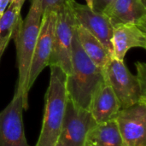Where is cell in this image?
<instances>
[{"label": "cell", "mask_w": 146, "mask_h": 146, "mask_svg": "<svg viewBox=\"0 0 146 146\" xmlns=\"http://www.w3.org/2000/svg\"><path fill=\"white\" fill-rule=\"evenodd\" d=\"M104 80V69L87 56L79 42L75 27L72 40L71 72L67 75L68 99L76 107L89 110L94 93Z\"/></svg>", "instance_id": "obj_1"}, {"label": "cell", "mask_w": 146, "mask_h": 146, "mask_svg": "<svg viewBox=\"0 0 146 146\" xmlns=\"http://www.w3.org/2000/svg\"><path fill=\"white\" fill-rule=\"evenodd\" d=\"M50 83L45 92L42 127L35 146H56L63 122L68 102L67 74L58 66L50 65Z\"/></svg>", "instance_id": "obj_2"}, {"label": "cell", "mask_w": 146, "mask_h": 146, "mask_svg": "<svg viewBox=\"0 0 146 146\" xmlns=\"http://www.w3.org/2000/svg\"><path fill=\"white\" fill-rule=\"evenodd\" d=\"M42 9L40 0H32L30 9L14 37L16 48L18 66V80L15 93L21 94L23 100V108L28 109V76L32 58L39 33Z\"/></svg>", "instance_id": "obj_3"}, {"label": "cell", "mask_w": 146, "mask_h": 146, "mask_svg": "<svg viewBox=\"0 0 146 146\" xmlns=\"http://www.w3.org/2000/svg\"><path fill=\"white\" fill-rule=\"evenodd\" d=\"M72 0H65L56 9L53 44L49 66L56 65L68 75L71 72V50L76 21Z\"/></svg>", "instance_id": "obj_4"}, {"label": "cell", "mask_w": 146, "mask_h": 146, "mask_svg": "<svg viewBox=\"0 0 146 146\" xmlns=\"http://www.w3.org/2000/svg\"><path fill=\"white\" fill-rule=\"evenodd\" d=\"M104 79L115 93L121 109L129 108L138 103L146 104L141 98L140 88L136 75H133L124 63L111 57L104 68Z\"/></svg>", "instance_id": "obj_5"}, {"label": "cell", "mask_w": 146, "mask_h": 146, "mask_svg": "<svg viewBox=\"0 0 146 146\" xmlns=\"http://www.w3.org/2000/svg\"><path fill=\"white\" fill-rule=\"evenodd\" d=\"M96 124L89 110L76 107L68 98L58 146H84L88 131Z\"/></svg>", "instance_id": "obj_6"}, {"label": "cell", "mask_w": 146, "mask_h": 146, "mask_svg": "<svg viewBox=\"0 0 146 146\" xmlns=\"http://www.w3.org/2000/svg\"><path fill=\"white\" fill-rule=\"evenodd\" d=\"M23 100L15 93L10 103L0 112V146H30L23 123Z\"/></svg>", "instance_id": "obj_7"}, {"label": "cell", "mask_w": 146, "mask_h": 146, "mask_svg": "<svg viewBox=\"0 0 146 146\" xmlns=\"http://www.w3.org/2000/svg\"><path fill=\"white\" fill-rule=\"evenodd\" d=\"M56 11L50 10L43 13L38 36L33 51L28 76V89L32 88L38 76L43 69L49 66L52 50L53 35L56 22Z\"/></svg>", "instance_id": "obj_8"}, {"label": "cell", "mask_w": 146, "mask_h": 146, "mask_svg": "<svg viewBox=\"0 0 146 146\" xmlns=\"http://www.w3.org/2000/svg\"><path fill=\"white\" fill-rule=\"evenodd\" d=\"M125 146H146V104L121 109L115 118Z\"/></svg>", "instance_id": "obj_9"}, {"label": "cell", "mask_w": 146, "mask_h": 146, "mask_svg": "<svg viewBox=\"0 0 146 146\" xmlns=\"http://www.w3.org/2000/svg\"><path fill=\"white\" fill-rule=\"evenodd\" d=\"M72 8L77 25L83 27L95 36L112 55L111 38L113 26L110 19L103 13L93 11L86 5L72 0Z\"/></svg>", "instance_id": "obj_10"}, {"label": "cell", "mask_w": 146, "mask_h": 146, "mask_svg": "<svg viewBox=\"0 0 146 146\" xmlns=\"http://www.w3.org/2000/svg\"><path fill=\"white\" fill-rule=\"evenodd\" d=\"M103 14L113 27L133 24L146 29V3L141 0H114Z\"/></svg>", "instance_id": "obj_11"}, {"label": "cell", "mask_w": 146, "mask_h": 146, "mask_svg": "<svg viewBox=\"0 0 146 146\" xmlns=\"http://www.w3.org/2000/svg\"><path fill=\"white\" fill-rule=\"evenodd\" d=\"M111 44L112 57L124 61L125 56L130 49H146V29L133 24L115 26L113 27Z\"/></svg>", "instance_id": "obj_12"}, {"label": "cell", "mask_w": 146, "mask_h": 146, "mask_svg": "<svg viewBox=\"0 0 146 146\" xmlns=\"http://www.w3.org/2000/svg\"><path fill=\"white\" fill-rule=\"evenodd\" d=\"M121 110V107L115 93L104 80L94 93L90 104L89 112L94 121L102 123L113 120Z\"/></svg>", "instance_id": "obj_13"}, {"label": "cell", "mask_w": 146, "mask_h": 146, "mask_svg": "<svg viewBox=\"0 0 146 146\" xmlns=\"http://www.w3.org/2000/svg\"><path fill=\"white\" fill-rule=\"evenodd\" d=\"M84 146H125L115 120L96 123L88 131Z\"/></svg>", "instance_id": "obj_14"}, {"label": "cell", "mask_w": 146, "mask_h": 146, "mask_svg": "<svg viewBox=\"0 0 146 146\" xmlns=\"http://www.w3.org/2000/svg\"><path fill=\"white\" fill-rule=\"evenodd\" d=\"M76 33L79 42L87 56L95 65L104 69L112 57L110 52L95 36L83 27L76 25Z\"/></svg>", "instance_id": "obj_15"}, {"label": "cell", "mask_w": 146, "mask_h": 146, "mask_svg": "<svg viewBox=\"0 0 146 146\" xmlns=\"http://www.w3.org/2000/svg\"><path fill=\"white\" fill-rule=\"evenodd\" d=\"M22 22L21 10L11 2L0 17V61L11 38H14L17 29Z\"/></svg>", "instance_id": "obj_16"}, {"label": "cell", "mask_w": 146, "mask_h": 146, "mask_svg": "<svg viewBox=\"0 0 146 146\" xmlns=\"http://www.w3.org/2000/svg\"><path fill=\"white\" fill-rule=\"evenodd\" d=\"M137 68V79L139 81L141 98L146 102V64L145 62H137L135 63Z\"/></svg>", "instance_id": "obj_17"}, {"label": "cell", "mask_w": 146, "mask_h": 146, "mask_svg": "<svg viewBox=\"0 0 146 146\" xmlns=\"http://www.w3.org/2000/svg\"><path fill=\"white\" fill-rule=\"evenodd\" d=\"M65 0H40L42 13L50 10H55Z\"/></svg>", "instance_id": "obj_18"}, {"label": "cell", "mask_w": 146, "mask_h": 146, "mask_svg": "<svg viewBox=\"0 0 146 146\" xmlns=\"http://www.w3.org/2000/svg\"><path fill=\"white\" fill-rule=\"evenodd\" d=\"M113 1L114 0H93L92 10L98 13H104Z\"/></svg>", "instance_id": "obj_19"}, {"label": "cell", "mask_w": 146, "mask_h": 146, "mask_svg": "<svg viewBox=\"0 0 146 146\" xmlns=\"http://www.w3.org/2000/svg\"><path fill=\"white\" fill-rule=\"evenodd\" d=\"M12 0H0V16L3 15L4 11L7 9L9 5L11 3Z\"/></svg>", "instance_id": "obj_20"}, {"label": "cell", "mask_w": 146, "mask_h": 146, "mask_svg": "<svg viewBox=\"0 0 146 146\" xmlns=\"http://www.w3.org/2000/svg\"><path fill=\"white\" fill-rule=\"evenodd\" d=\"M26 0H12V2L16 5V7L21 10V7L23 5V3H25Z\"/></svg>", "instance_id": "obj_21"}, {"label": "cell", "mask_w": 146, "mask_h": 146, "mask_svg": "<svg viewBox=\"0 0 146 146\" xmlns=\"http://www.w3.org/2000/svg\"><path fill=\"white\" fill-rule=\"evenodd\" d=\"M86 6L89 7L90 9H92V5H93V0H86Z\"/></svg>", "instance_id": "obj_22"}, {"label": "cell", "mask_w": 146, "mask_h": 146, "mask_svg": "<svg viewBox=\"0 0 146 146\" xmlns=\"http://www.w3.org/2000/svg\"><path fill=\"white\" fill-rule=\"evenodd\" d=\"M141 1H142L143 3H146V0H141Z\"/></svg>", "instance_id": "obj_23"}, {"label": "cell", "mask_w": 146, "mask_h": 146, "mask_svg": "<svg viewBox=\"0 0 146 146\" xmlns=\"http://www.w3.org/2000/svg\"><path fill=\"white\" fill-rule=\"evenodd\" d=\"M56 146H58V145H56Z\"/></svg>", "instance_id": "obj_24"}, {"label": "cell", "mask_w": 146, "mask_h": 146, "mask_svg": "<svg viewBox=\"0 0 146 146\" xmlns=\"http://www.w3.org/2000/svg\"><path fill=\"white\" fill-rule=\"evenodd\" d=\"M0 17H1V16H0Z\"/></svg>", "instance_id": "obj_25"}]
</instances>
